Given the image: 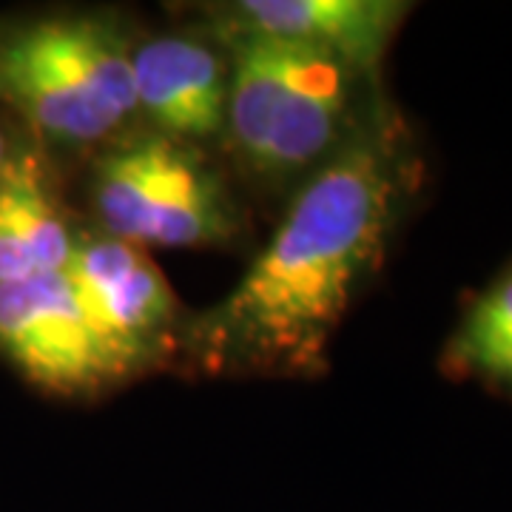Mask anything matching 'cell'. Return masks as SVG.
I'll return each instance as SVG.
<instances>
[{
    "mask_svg": "<svg viewBox=\"0 0 512 512\" xmlns=\"http://www.w3.org/2000/svg\"><path fill=\"white\" fill-rule=\"evenodd\" d=\"M399 194L387 140L359 134L333 151L234 291L185 325V353L211 373H319L353 293L382 259Z\"/></svg>",
    "mask_w": 512,
    "mask_h": 512,
    "instance_id": "obj_1",
    "label": "cell"
},
{
    "mask_svg": "<svg viewBox=\"0 0 512 512\" xmlns=\"http://www.w3.org/2000/svg\"><path fill=\"white\" fill-rule=\"evenodd\" d=\"M131 49L100 15H52L0 35V100L57 143H103L137 111Z\"/></svg>",
    "mask_w": 512,
    "mask_h": 512,
    "instance_id": "obj_2",
    "label": "cell"
},
{
    "mask_svg": "<svg viewBox=\"0 0 512 512\" xmlns=\"http://www.w3.org/2000/svg\"><path fill=\"white\" fill-rule=\"evenodd\" d=\"M225 128L254 174L288 177L328 160L345 126L353 72L316 49L234 32Z\"/></svg>",
    "mask_w": 512,
    "mask_h": 512,
    "instance_id": "obj_3",
    "label": "cell"
},
{
    "mask_svg": "<svg viewBox=\"0 0 512 512\" xmlns=\"http://www.w3.org/2000/svg\"><path fill=\"white\" fill-rule=\"evenodd\" d=\"M103 234L137 248H208L237 231L222 177L200 151L160 131L114 143L92 168Z\"/></svg>",
    "mask_w": 512,
    "mask_h": 512,
    "instance_id": "obj_4",
    "label": "cell"
},
{
    "mask_svg": "<svg viewBox=\"0 0 512 512\" xmlns=\"http://www.w3.org/2000/svg\"><path fill=\"white\" fill-rule=\"evenodd\" d=\"M0 353L57 396H89L131 373L94 330L66 271L0 285Z\"/></svg>",
    "mask_w": 512,
    "mask_h": 512,
    "instance_id": "obj_5",
    "label": "cell"
},
{
    "mask_svg": "<svg viewBox=\"0 0 512 512\" xmlns=\"http://www.w3.org/2000/svg\"><path fill=\"white\" fill-rule=\"evenodd\" d=\"M66 276L94 330L131 370L180 316V302L151 256L123 239H77Z\"/></svg>",
    "mask_w": 512,
    "mask_h": 512,
    "instance_id": "obj_6",
    "label": "cell"
},
{
    "mask_svg": "<svg viewBox=\"0 0 512 512\" xmlns=\"http://www.w3.org/2000/svg\"><path fill=\"white\" fill-rule=\"evenodd\" d=\"M137 111L180 143L208 140L225 128L228 69L197 37H151L131 49Z\"/></svg>",
    "mask_w": 512,
    "mask_h": 512,
    "instance_id": "obj_7",
    "label": "cell"
},
{
    "mask_svg": "<svg viewBox=\"0 0 512 512\" xmlns=\"http://www.w3.org/2000/svg\"><path fill=\"white\" fill-rule=\"evenodd\" d=\"M407 6L393 0H245L231 6L228 29L276 37L373 74Z\"/></svg>",
    "mask_w": 512,
    "mask_h": 512,
    "instance_id": "obj_8",
    "label": "cell"
},
{
    "mask_svg": "<svg viewBox=\"0 0 512 512\" xmlns=\"http://www.w3.org/2000/svg\"><path fill=\"white\" fill-rule=\"evenodd\" d=\"M74 245L43 168L15 157L0 188V285L66 271Z\"/></svg>",
    "mask_w": 512,
    "mask_h": 512,
    "instance_id": "obj_9",
    "label": "cell"
},
{
    "mask_svg": "<svg viewBox=\"0 0 512 512\" xmlns=\"http://www.w3.org/2000/svg\"><path fill=\"white\" fill-rule=\"evenodd\" d=\"M507 350H512V274L478 299L458 330L453 356L481 370Z\"/></svg>",
    "mask_w": 512,
    "mask_h": 512,
    "instance_id": "obj_10",
    "label": "cell"
},
{
    "mask_svg": "<svg viewBox=\"0 0 512 512\" xmlns=\"http://www.w3.org/2000/svg\"><path fill=\"white\" fill-rule=\"evenodd\" d=\"M481 373H484V376H490V379H498V382L510 384L512 387V350H507V353H501V356L490 359L487 365L481 367Z\"/></svg>",
    "mask_w": 512,
    "mask_h": 512,
    "instance_id": "obj_11",
    "label": "cell"
},
{
    "mask_svg": "<svg viewBox=\"0 0 512 512\" xmlns=\"http://www.w3.org/2000/svg\"><path fill=\"white\" fill-rule=\"evenodd\" d=\"M12 151H9V143H6V134H3V128H0V188H3V180H6V174H9V165H12Z\"/></svg>",
    "mask_w": 512,
    "mask_h": 512,
    "instance_id": "obj_12",
    "label": "cell"
}]
</instances>
